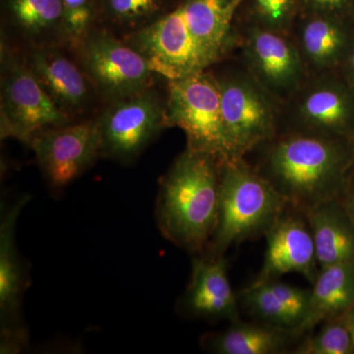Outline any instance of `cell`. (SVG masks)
Returning <instances> with one entry per match:
<instances>
[{"label": "cell", "mask_w": 354, "mask_h": 354, "mask_svg": "<svg viewBox=\"0 0 354 354\" xmlns=\"http://www.w3.org/2000/svg\"><path fill=\"white\" fill-rule=\"evenodd\" d=\"M266 144L256 169L288 206L304 213L337 199L354 162V142L334 135L288 130Z\"/></svg>", "instance_id": "obj_1"}, {"label": "cell", "mask_w": 354, "mask_h": 354, "mask_svg": "<svg viewBox=\"0 0 354 354\" xmlns=\"http://www.w3.org/2000/svg\"><path fill=\"white\" fill-rule=\"evenodd\" d=\"M221 162L186 148L160 177L156 220L165 239L191 253H201L218 218Z\"/></svg>", "instance_id": "obj_2"}, {"label": "cell", "mask_w": 354, "mask_h": 354, "mask_svg": "<svg viewBox=\"0 0 354 354\" xmlns=\"http://www.w3.org/2000/svg\"><path fill=\"white\" fill-rule=\"evenodd\" d=\"M288 204L244 158L221 165L218 225L207 256L218 257L234 244L265 234Z\"/></svg>", "instance_id": "obj_3"}, {"label": "cell", "mask_w": 354, "mask_h": 354, "mask_svg": "<svg viewBox=\"0 0 354 354\" xmlns=\"http://www.w3.org/2000/svg\"><path fill=\"white\" fill-rule=\"evenodd\" d=\"M215 76L228 147L234 160H241L279 134L281 104L244 65L242 68L223 70Z\"/></svg>", "instance_id": "obj_4"}, {"label": "cell", "mask_w": 354, "mask_h": 354, "mask_svg": "<svg viewBox=\"0 0 354 354\" xmlns=\"http://www.w3.org/2000/svg\"><path fill=\"white\" fill-rule=\"evenodd\" d=\"M167 82V128L177 127L185 133L186 148L207 153L221 164L234 162L223 128L215 74L209 69Z\"/></svg>", "instance_id": "obj_5"}, {"label": "cell", "mask_w": 354, "mask_h": 354, "mask_svg": "<svg viewBox=\"0 0 354 354\" xmlns=\"http://www.w3.org/2000/svg\"><path fill=\"white\" fill-rule=\"evenodd\" d=\"M71 48L104 104L155 87L162 78L141 53L97 26Z\"/></svg>", "instance_id": "obj_6"}, {"label": "cell", "mask_w": 354, "mask_h": 354, "mask_svg": "<svg viewBox=\"0 0 354 354\" xmlns=\"http://www.w3.org/2000/svg\"><path fill=\"white\" fill-rule=\"evenodd\" d=\"M1 137L29 145L39 133L73 123L32 75L21 51L1 38Z\"/></svg>", "instance_id": "obj_7"}, {"label": "cell", "mask_w": 354, "mask_h": 354, "mask_svg": "<svg viewBox=\"0 0 354 354\" xmlns=\"http://www.w3.org/2000/svg\"><path fill=\"white\" fill-rule=\"evenodd\" d=\"M167 95L152 87L104 104L95 118L101 157L131 164L167 128Z\"/></svg>", "instance_id": "obj_8"}, {"label": "cell", "mask_w": 354, "mask_h": 354, "mask_svg": "<svg viewBox=\"0 0 354 354\" xmlns=\"http://www.w3.org/2000/svg\"><path fill=\"white\" fill-rule=\"evenodd\" d=\"M292 127L354 142V91L339 71L308 76L281 106Z\"/></svg>", "instance_id": "obj_9"}, {"label": "cell", "mask_w": 354, "mask_h": 354, "mask_svg": "<svg viewBox=\"0 0 354 354\" xmlns=\"http://www.w3.org/2000/svg\"><path fill=\"white\" fill-rule=\"evenodd\" d=\"M122 39L165 81L185 78L214 66L188 29L183 1L152 25Z\"/></svg>", "instance_id": "obj_10"}, {"label": "cell", "mask_w": 354, "mask_h": 354, "mask_svg": "<svg viewBox=\"0 0 354 354\" xmlns=\"http://www.w3.org/2000/svg\"><path fill=\"white\" fill-rule=\"evenodd\" d=\"M244 66L283 106L308 78L301 55L290 34L247 24L239 34Z\"/></svg>", "instance_id": "obj_11"}, {"label": "cell", "mask_w": 354, "mask_h": 354, "mask_svg": "<svg viewBox=\"0 0 354 354\" xmlns=\"http://www.w3.org/2000/svg\"><path fill=\"white\" fill-rule=\"evenodd\" d=\"M29 146L44 180L57 191L66 188L101 157L95 118L44 130Z\"/></svg>", "instance_id": "obj_12"}, {"label": "cell", "mask_w": 354, "mask_h": 354, "mask_svg": "<svg viewBox=\"0 0 354 354\" xmlns=\"http://www.w3.org/2000/svg\"><path fill=\"white\" fill-rule=\"evenodd\" d=\"M66 46H39L21 53L55 106L75 122L94 111L102 100L75 55L72 58L64 50Z\"/></svg>", "instance_id": "obj_13"}, {"label": "cell", "mask_w": 354, "mask_h": 354, "mask_svg": "<svg viewBox=\"0 0 354 354\" xmlns=\"http://www.w3.org/2000/svg\"><path fill=\"white\" fill-rule=\"evenodd\" d=\"M29 196L20 197L6 213L0 223V326L1 353H17L27 346L28 335L21 319L23 293L28 276L15 244V227Z\"/></svg>", "instance_id": "obj_14"}, {"label": "cell", "mask_w": 354, "mask_h": 354, "mask_svg": "<svg viewBox=\"0 0 354 354\" xmlns=\"http://www.w3.org/2000/svg\"><path fill=\"white\" fill-rule=\"evenodd\" d=\"M290 35L308 76L337 72L353 46L354 21L325 14H299Z\"/></svg>", "instance_id": "obj_15"}, {"label": "cell", "mask_w": 354, "mask_h": 354, "mask_svg": "<svg viewBox=\"0 0 354 354\" xmlns=\"http://www.w3.org/2000/svg\"><path fill=\"white\" fill-rule=\"evenodd\" d=\"M1 38L24 50L69 46L62 0H1Z\"/></svg>", "instance_id": "obj_16"}, {"label": "cell", "mask_w": 354, "mask_h": 354, "mask_svg": "<svg viewBox=\"0 0 354 354\" xmlns=\"http://www.w3.org/2000/svg\"><path fill=\"white\" fill-rule=\"evenodd\" d=\"M266 237L264 263L253 283L274 281L290 272H299L314 283L318 276L315 245L310 227L301 218L285 212Z\"/></svg>", "instance_id": "obj_17"}, {"label": "cell", "mask_w": 354, "mask_h": 354, "mask_svg": "<svg viewBox=\"0 0 354 354\" xmlns=\"http://www.w3.org/2000/svg\"><path fill=\"white\" fill-rule=\"evenodd\" d=\"M186 315L209 321L239 320V300L227 276L223 256L195 257L185 293L178 302Z\"/></svg>", "instance_id": "obj_18"}, {"label": "cell", "mask_w": 354, "mask_h": 354, "mask_svg": "<svg viewBox=\"0 0 354 354\" xmlns=\"http://www.w3.org/2000/svg\"><path fill=\"white\" fill-rule=\"evenodd\" d=\"M244 0H183L188 29L214 66L239 44L234 18Z\"/></svg>", "instance_id": "obj_19"}, {"label": "cell", "mask_w": 354, "mask_h": 354, "mask_svg": "<svg viewBox=\"0 0 354 354\" xmlns=\"http://www.w3.org/2000/svg\"><path fill=\"white\" fill-rule=\"evenodd\" d=\"M305 214L320 269L353 261L354 223L337 200L320 203Z\"/></svg>", "instance_id": "obj_20"}, {"label": "cell", "mask_w": 354, "mask_h": 354, "mask_svg": "<svg viewBox=\"0 0 354 354\" xmlns=\"http://www.w3.org/2000/svg\"><path fill=\"white\" fill-rule=\"evenodd\" d=\"M353 304V261L320 269L313 290L310 291L306 313L295 332L301 335L323 321L337 318Z\"/></svg>", "instance_id": "obj_21"}, {"label": "cell", "mask_w": 354, "mask_h": 354, "mask_svg": "<svg viewBox=\"0 0 354 354\" xmlns=\"http://www.w3.org/2000/svg\"><path fill=\"white\" fill-rule=\"evenodd\" d=\"M295 330L234 321L223 332L209 333L201 337V346L218 354H274L285 351Z\"/></svg>", "instance_id": "obj_22"}, {"label": "cell", "mask_w": 354, "mask_h": 354, "mask_svg": "<svg viewBox=\"0 0 354 354\" xmlns=\"http://www.w3.org/2000/svg\"><path fill=\"white\" fill-rule=\"evenodd\" d=\"M183 0H95V26L123 39L145 29Z\"/></svg>", "instance_id": "obj_23"}, {"label": "cell", "mask_w": 354, "mask_h": 354, "mask_svg": "<svg viewBox=\"0 0 354 354\" xmlns=\"http://www.w3.org/2000/svg\"><path fill=\"white\" fill-rule=\"evenodd\" d=\"M241 295L248 311L266 324L295 330L301 322V317L279 299L268 281L252 283Z\"/></svg>", "instance_id": "obj_24"}, {"label": "cell", "mask_w": 354, "mask_h": 354, "mask_svg": "<svg viewBox=\"0 0 354 354\" xmlns=\"http://www.w3.org/2000/svg\"><path fill=\"white\" fill-rule=\"evenodd\" d=\"M248 24L290 34L300 14V0H248Z\"/></svg>", "instance_id": "obj_25"}, {"label": "cell", "mask_w": 354, "mask_h": 354, "mask_svg": "<svg viewBox=\"0 0 354 354\" xmlns=\"http://www.w3.org/2000/svg\"><path fill=\"white\" fill-rule=\"evenodd\" d=\"M354 351L353 339L346 321L334 320L324 326L314 337L300 344L297 354H348Z\"/></svg>", "instance_id": "obj_26"}, {"label": "cell", "mask_w": 354, "mask_h": 354, "mask_svg": "<svg viewBox=\"0 0 354 354\" xmlns=\"http://www.w3.org/2000/svg\"><path fill=\"white\" fill-rule=\"evenodd\" d=\"M69 46L73 48L95 26V0H62Z\"/></svg>", "instance_id": "obj_27"}, {"label": "cell", "mask_w": 354, "mask_h": 354, "mask_svg": "<svg viewBox=\"0 0 354 354\" xmlns=\"http://www.w3.org/2000/svg\"><path fill=\"white\" fill-rule=\"evenodd\" d=\"M300 14H325L354 21V0H300Z\"/></svg>", "instance_id": "obj_28"}, {"label": "cell", "mask_w": 354, "mask_h": 354, "mask_svg": "<svg viewBox=\"0 0 354 354\" xmlns=\"http://www.w3.org/2000/svg\"><path fill=\"white\" fill-rule=\"evenodd\" d=\"M339 72L354 91V41L351 50H349L348 57Z\"/></svg>", "instance_id": "obj_29"}, {"label": "cell", "mask_w": 354, "mask_h": 354, "mask_svg": "<svg viewBox=\"0 0 354 354\" xmlns=\"http://www.w3.org/2000/svg\"><path fill=\"white\" fill-rule=\"evenodd\" d=\"M344 321H346V326H348L349 333H351V339H353V344L354 348V304L351 307L344 316Z\"/></svg>", "instance_id": "obj_30"}, {"label": "cell", "mask_w": 354, "mask_h": 354, "mask_svg": "<svg viewBox=\"0 0 354 354\" xmlns=\"http://www.w3.org/2000/svg\"><path fill=\"white\" fill-rule=\"evenodd\" d=\"M351 195H349L348 213L354 223V174L353 183H351Z\"/></svg>", "instance_id": "obj_31"}, {"label": "cell", "mask_w": 354, "mask_h": 354, "mask_svg": "<svg viewBox=\"0 0 354 354\" xmlns=\"http://www.w3.org/2000/svg\"><path fill=\"white\" fill-rule=\"evenodd\" d=\"M353 263H354V259H353Z\"/></svg>", "instance_id": "obj_32"}]
</instances>
